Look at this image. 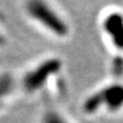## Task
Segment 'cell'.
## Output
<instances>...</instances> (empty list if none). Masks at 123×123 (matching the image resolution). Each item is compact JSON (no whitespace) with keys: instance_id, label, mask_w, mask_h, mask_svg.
<instances>
[{"instance_id":"5b68a950","label":"cell","mask_w":123,"mask_h":123,"mask_svg":"<svg viewBox=\"0 0 123 123\" xmlns=\"http://www.w3.org/2000/svg\"><path fill=\"white\" fill-rule=\"evenodd\" d=\"M18 92L17 76L7 71L0 72V112L5 111Z\"/></svg>"},{"instance_id":"8992f818","label":"cell","mask_w":123,"mask_h":123,"mask_svg":"<svg viewBox=\"0 0 123 123\" xmlns=\"http://www.w3.org/2000/svg\"><path fill=\"white\" fill-rule=\"evenodd\" d=\"M40 123H71L70 120L62 113L59 110L48 107L42 112L40 116Z\"/></svg>"},{"instance_id":"6da1fadb","label":"cell","mask_w":123,"mask_h":123,"mask_svg":"<svg viewBox=\"0 0 123 123\" xmlns=\"http://www.w3.org/2000/svg\"><path fill=\"white\" fill-rule=\"evenodd\" d=\"M64 62L58 56H48L33 63L17 78L18 92L38 97L61 90Z\"/></svg>"},{"instance_id":"52a82bcc","label":"cell","mask_w":123,"mask_h":123,"mask_svg":"<svg viewBox=\"0 0 123 123\" xmlns=\"http://www.w3.org/2000/svg\"><path fill=\"white\" fill-rule=\"evenodd\" d=\"M7 41V34L5 31V24H4V17L0 13V46H4Z\"/></svg>"},{"instance_id":"7a4b0ae2","label":"cell","mask_w":123,"mask_h":123,"mask_svg":"<svg viewBox=\"0 0 123 123\" xmlns=\"http://www.w3.org/2000/svg\"><path fill=\"white\" fill-rule=\"evenodd\" d=\"M23 12L27 19L46 34L57 40L70 38L72 31L70 22L54 4L42 0H31L24 2Z\"/></svg>"},{"instance_id":"277c9868","label":"cell","mask_w":123,"mask_h":123,"mask_svg":"<svg viewBox=\"0 0 123 123\" xmlns=\"http://www.w3.org/2000/svg\"><path fill=\"white\" fill-rule=\"evenodd\" d=\"M100 30L115 56L123 57V10H105L100 17Z\"/></svg>"},{"instance_id":"3957f363","label":"cell","mask_w":123,"mask_h":123,"mask_svg":"<svg viewBox=\"0 0 123 123\" xmlns=\"http://www.w3.org/2000/svg\"><path fill=\"white\" fill-rule=\"evenodd\" d=\"M82 112L88 116L122 113L123 81L112 80L90 92L82 103Z\"/></svg>"}]
</instances>
